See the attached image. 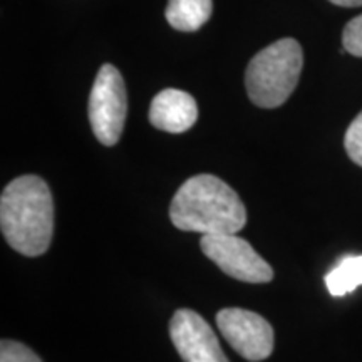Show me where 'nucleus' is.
I'll use <instances>...</instances> for the list:
<instances>
[{"mask_svg":"<svg viewBox=\"0 0 362 362\" xmlns=\"http://www.w3.org/2000/svg\"><path fill=\"white\" fill-rule=\"evenodd\" d=\"M0 226L8 245L22 255L47 252L54 233V202L42 178L25 175L7 185L0 198Z\"/></svg>","mask_w":362,"mask_h":362,"instance_id":"obj_1","label":"nucleus"},{"mask_svg":"<svg viewBox=\"0 0 362 362\" xmlns=\"http://www.w3.org/2000/svg\"><path fill=\"white\" fill-rule=\"evenodd\" d=\"M176 228L202 235L237 233L247 223V210L237 192L214 175L192 176L171 200Z\"/></svg>","mask_w":362,"mask_h":362,"instance_id":"obj_2","label":"nucleus"},{"mask_svg":"<svg viewBox=\"0 0 362 362\" xmlns=\"http://www.w3.org/2000/svg\"><path fill=\"white\" fill-rule=\"evenodd\" d=\"M304 52L296 39L285 37L267 45L248 62L245 88L253 104L265 110L282 106L297 88Z\"/></svg>","mask_w":362,"mask_h":362,"instance_id":"obj_3","label":"nucleus"},{"mask_svg":"<svg viewBox=\"0 0 362 362\" xmlns=\"http://www.w3.org/2000/svg\"><path fill=\"white\" fill-rule=\"evenodd\" d=\"M128 96L121 72L112 64L98 71L89 96V121L96 139L104 146H115L123 134Z\"/></svg>","mask_w":362,"mask_h":362,"instance_id":"obj_4","label":"nucleus"},{"mask_svg":"<svg viewBox=\"0 0 362 362\" xmlns=\"http://www.w3.org/2000/svg\"><path fill=\"white\" fill-rule=\"evenodd\" d=\"M200 247L230 277L248 284H267L274 279L272 267L237 233L203 235Z\"/></svg>","mask_w":362,"mask_h":362,"instance_id":"obj_5","label":"nucleus"},{"mask_svg":"<svg viewBox=\"0 0 362 362\" xmlns=\"http://www.w3.org/2000/svg\"><path fill=\"white\" fill-rule=\"evenodd\" d=\"M216 325L226 342L248 361H264L274 351V329L255 312L223 309L216 315Z\"/></svg>","mask_w":362,"mask_h":362,"instance_id":"obj_6","label":"nucleus"},{"mask_svg":"<svg viewBox=\"0 0 362 362\" xmlns=\"http://www.w3.org/2000/svg\"><path fill=\"white\" fill-rule=\"evenodd\" d=\"M170 336L185 362H228L214 329L198 312L176 310L171 317Z\"/></svg>","mask_w":362,"mask_h":362,"instance_id":"obj_7","label":"nucleus"},{"mask_svg":"<svg viewBox=\"0 0 362 362\" xmlns=\"http://www.w3.org/2000/svg\"><path fill=\"white\" fill-rule=\"evenodd\" d=\"M198 119V106L192 94L180 89L158 93L149 107V123L156 129L180 134L188 131Z\"/></svg>","mask_w":362,"mask_h":362,"instance_id":"obj_8","label":"nucleus"},{"mask_svg":"<svg viewBox=\"0 0 362 362\" xmlns=\"http://www.w3.org/2000/svg\"><path fill=\"white\" fill-rule=\"evenodd\" d=\"M211 0H168L166 21L181 33H194L210 21Z\"/></svg>","mask_w":362,"mask_h":362,"instance_id":"obj_9","label":"nucleus"},{"mask_svg":"<svg viewBox=\"0 0 362 362\" xmlns=\"http://www.w3.org/2000/svg\"><path fill=\"white\" fill-rule=\"evenodd\" d=\"M330 296L344 297L362 285V255L344 257L337 267L325 275Z\"/></svg>","mask_w":362,"mask_h":362,"instance_id":"obj_10","label":"nucleus"},{"mask_svg":"<svg viewBox=\"0 0 362 362\" xmlns=\"http://www.w3.org/2000/svg\"><path fill=\"white\" fill-rule=\"evenodd\" d=\"M0 362H42L33 349L24 344L4 339L0 344Z\"/></svg>","mask_w":362,"mask_h":362,"instance_id":"obj_11","label":"nucleus"},{"mask_svg":"<svg viewBox=\"0 0 362 362\" xmlns=\"http://www.w3.org/2000/svg\"><path fill=\"white\" fill-rule=\"evenodd\" d=\"M344 146H346L347 155L356 165L362 166V111L352 121L349 128L346 131L344 138Z\"/></svg>","mask_w":362,"mask_h":362,"instance_id":"obj_12","label":"nucleus"},{"mask_svg":"<svg viewBox=\"0 0 362 362\" xmlns=\"http://www.w3.org/2000/svg\"><path fill=\"white\" fill-rule=\"evenodd\" d=\"M342 45L352 56L362 57V13L344 27Z\"/></svg>","mask_w":362,"mask_h":362,"instance_id":"obj_13","label":"nucleus"},{"mask_svg":"<svg viewBox=\"0 0 362 362\" xmlns=\"http://www.w3.org/2000/svg\"><path fill=\"white\" fill-rule=\"evenodd\" d=\"M332 4L341 7H359L362 6V0H330Z\"/></svg>","mask_w":362,"mask_h":362,"instance_id":"obj_14","label":"nucleus"}]
</instances>
